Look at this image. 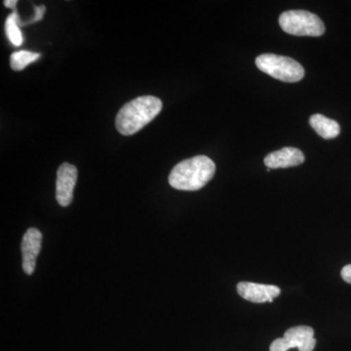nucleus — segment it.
<instances>
[{
    "label": "nucleus",
    "mask_w": 351,
    "mask_h": 351,
    "mask_svg": "<svg viewBox=\"0 0 351 351\" xmlns=\"http://www.w3.org/2000/svg\"><path fill=\"white\" fill-rule=\"evenodd\" d=\"M161 110L162 101L157 97H138L120 108L115 126L122 135H134L156 119Z\"/></svg>",
    "instance_id": "1"
},
{
    "label": "nucleus",
    "mask_w": 351,
    "mask_h": 351,
    "mask_svg": "<svg viewBox=\"0 0 351 351\" xmlns=\"http://www.w3.org/2000/svg\"><path fill=\"white\" fill-rule=\"evenodd\" d=\"M216 172V165L212 159L198 156L186 159L171 171L169 184L179 191H195L206 186Z\"/></svg>",
    "instance_id": "2"
},
{
    "label": "nucleus",
    "mask_w": 351,
    "mask_h": 351,
    "mask_svg": "<svg viewBox=\"0 0 351 351\" xmlns=\"http://www.w3.org/2000/svg\"><path fill=\"white\" fill-rule=\"evenodd\" d=\"M256 64L263 73L284 82H298L304 76L302 64L289 57L263 54L256 59Z\"/></svg>",
    "instance_id": "3"
},
{
    "label": "nucleus",
    "mask_w": 351,
    "mask_h": 351,
    "mask_svg": "<svg viewBox=\"0 0 351 351\" xmlns=\"http://www.w3.org/2000/svg\"><path fill=\"white\" fill-rule=\"evenodd\" d=\"M279 25L284 32L295 36H321L325 25L315 14L304 10L287 11L279 17Z\"/></svg>",
    "instance_id": "4"
},
{
    "label": "nucleus",
    "mask_w": 351,
    "mask_h": 351,
    "mask_svg": "<svg viewBox=\"0 0 351 351\" xmlns=\"http://www.w3.org/2000/svg\"><path fill=\"white\" fill-rule=\"evenodd\" d=\"M315 346L313 328L297 326L288 329L283 338L276 339L270 346V351H287L294 348L299 351H313Z\"/></svg>",
    "instance_id": "5"
},
{
    "label": "nucleus",
    "mask_w": 351,
    "mask_h": 351,
    "mask_svg": "<svg viewBox=\"0 0 351 351\" xmlns=\"http://www.w3.org/2000/svg\"><path fill=\"white\" fill-rule=\"evenodd\" d=\"M77 168L69 163H63L57 171L56 199L62 207H68L73 199Z\"/></svg>",
    "instance_id": "6"
},
{
    "label": "nucleus",
    "mask_w": 351,
    "mask_h": 351,
    "mask_svg": "<svg viewBox=\"0 0 351 351\" xmlns=\"http://www.w3.org/2000/svg\"><path fill=\"white\" fill-rule=\"evenodd\" d=\"M43 234L38 228H29L22 240L23 269L27 276H32L36 270V258L41 250Z\"/></svg>",
    "instance_id": "7"
},
{
    "label": "nucleus",
    "mask_w": 351,
    "mask_h": 351,
    "mask_svg": "<svg viewBox=\"0 0 351 351\" xmlns=\"http://www.w3.org/2000/svg\"><path fill=\"white\" fill-rule=\"evenodd\" d=\"M237 292L244 300L256 304L271 302L280 295V289L274 285H265L253 282H240Z\"/></svg>",
    "instance_id": "8"
},
{
    "label": "nucleus",
    "mask_w": 351,
    "mask_h": 351,
    "mask_svg": "<svg viewBox=\"0 0 351 351\" xmlns=\"http://www.w3.org/2000/svg\"><path fill=\"white\" fill-rule=\"evenodd\" d=\"M304 161V154L300 149L291 147L271 152L265 158V166L270 169L294 167V166L301 165Z\"/></svg>",
    "instance_id": "9"
},
{
    "label": "nucleus",
    "mask_w": 351,
    "mask_h": 351,
    "mask_svg": "<svg viewBox=\"0 0 351 351\" xmlns=\"http://www.w3.org/2000/svg\"><path fill=\"white\" fill-rule=\"evenodd\" d=\"M309 123L320 137L326 140L338 137L339 134L341 133V127L338 122L328 119L322 114L313 115L309 119Z\"/></svg>",
    "instance_id": "10"
},
{
    "label": "nucleus",
    "mask_w": 351,
    "mask_h": 351,
    "mask_svg": "<svg viewBox=\"0 0 351 351\" xmlns=\"http://www.w3.org/2000/svg\"><path fill=\"white\" fill-rule=\"evenodd\" d=\"M21 20L18 14L13 12L8 16L5 22V32L7 38L14 46H21L24 41L22 32L20 29Z\"/></svg>",
    "instance_id": "11"
},
{
    "label": "nucleus",
    "mask_w": 351,
    "mask_h": 351,
    "mask_svg": "<svg viewBox=\"0 0 351 351\" xmlns=\"http://www.w3.org/2000/svg\"><path fill=\"white\" fill-rule=\"evenodd\" d=\"M40 58L39 53L31 52V51H17L14 52L10 57L11 68L16 71H23L29 64L38 61Z\"/></svg>",
    "instance_id": "12"
},
{
    "label": "nucleus",
    "mask_w": 351,
    "mask_h": 351,
    "mask_svg": "<svg viewBox=\"0 0 351 351\" xmlns=\"http://www.w3.org/2000/svg\"><path fill=\"white\" fill-rule=\"evenodd\" d=\"M34 9H36V17L32 18L31 22H29V24L38 22V21L43 19L44 13H45L46 10L45 6L44 5L34 7Z\"/></svg>",
    "instance_id": "13"
},
{
    "label": "nucleus",
    "mask_w": 351,
    "mask_h": 351,
    "mask_svg": "<svg viewBox=\"0 0 351 351\" xmlns=\"http://www.w3.org/2000/svg\"><path fill=\"white\" fill-rule=\"evenodd\" d=\"M341 274L346 282L351 284V265H346V267L341 269Z\"/></svg>",
    "instance_id": "14"
},
{
    "label": "nucleus",
    "mask_w": 351,
    "mask_h": 351,
    "mask_svg": "<svg viewBox=\"0 0 351 351\" xmlns=\"http://www.w3.org/2000/svg\"><path fill=\"white\" fill-rule=\"evenodd\" d=\"M18 1L16 0H5L4 1V5L7 7V8L15 9L16 5H17Z\"/></svg>",
    "instance_id": "15"
}]
</instances>
